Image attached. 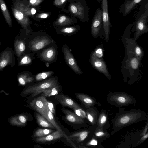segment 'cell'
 <instances>
[{"instance_id":"6da1fadb","label":"cell","mask_w":148,"mask_h":148,"mask_svg":"<svg viewBox=\"0 0 148 148\" xmlns=\"http://www.w3.org/2000/svg\"><path fill=\"white\" fill-rule=\"evenodd\" d=\"M146 118V113L144 111L135 108L127 111L124 108H121L113 119V131L111 134L128 125L144 120Z\"/></svg>"},{"instance_id":"7a4b0ae2","label":"cell","mask_w":148,"mask_h":148,"mask_svg":"<svg viewBox=\"0 0 148 148\" xmlns=\"http://www.w3.org/2000/svg\"><path fill=\"white\" fill-rule=\"evenodd\" d=\"M106 100L109 104L117 107L134 105L136 103L134 97L123 92H109Z\"/></svg>"},{"instance_id":"3957f363","label":"cell","mask_w":148,"mask_h":148,"mask_svg":"<svg viewBox=\"0 0 148 148\" xmlns=\"http://www.w3.org/2000/svg\"><path fill=\"white\" fill-rule=\"evenodd\" d=\"M146 10L141 15L139 18L133 25V28L135 31L134 34V39L136 40L138 37L142 34L148 32V27L147 25V19L148 16V5L147 4Z\"/></svg>"},{"instance_id":"277c9868","label":"cell","mask_w":148,"mask_h":148,"mask_svg":"<svg viewBox=\"0 0 148 148\" xmlns=\"http://www.w3.org/2000/svg\"><path fill=\"white\" fill-rule=\"evenodd\" d=\"M24 6L22 2H16L12 8V12L18 23L26 29L29 23L28 17L25 12Z\"/></svg>"},{"instance_id":"5b68a950","label":"cell","mask_w":148,"mask_h":148,"mask_svg":"<svg viewBox=\"0 0 148 148\" xmlns=\"http://www.w3.org/2000/svg\"><path fill=\"white\" fill-rule=\"evenodd\" d=\"M57 85L56 80L54 78H51L29 87L27 91L32 93V96L34 97L42 93L46 89Z\"/></svg>"},{"instance_id":"8992f818","label":"cell","mask_w":148,"mask_h":148,"mask_svg":"<svg viewBox=\"0 0 148 148\" xmlns=\"http://www.w3.org/2000/svg\"><path fill=\"white\" fill-rule=\"evenodd\" d=\"M103 26L102 11L100 8L97 9L91 25L92 35L96 37L99 34Z\"/></svg>"},{"instance_id":"52a82bcc","label":"cell","mask_w":148,"mask_h":148,"mask_svg":"<svg viewBox=\"0 0 148 148\" xmlns=\"http://www.w3.org/2000/svg\"><path fill=\"white\" fill-rule=\"evenodd\" d=\"M102 16L103 27L105 34V39L106 42L109 38L110 23L109 16L107 0L101 1Z\"/></svg>"},{"instance_id":"ba28073f","label":"cell","mask_w":148,"mask_h":148,"mask_svg":"<svg viewBox=\"0 0 148 148\" xmlns=\"http://www.w3.org/2000/svg\"><path fill=\"white\" fill-rule=\"evenodd\" d=\"M40 114L48 119L53 125L55 128L60 131L63 135V137L74 148H77L75 145L72 141L71 139L69 136L61 129L57 123L54 119L53 113L49 109L48 106Z\"/></svg>"},{"instance_id":"9c48e42d","label":"cell","mask_w":148,"mask_h":148,"mask_svg":"<svg viewBox=\"0 0 148 148\" xmlns=\"http://www.w3.org/2000/svg\"><path fill=\"white\" fill-rule=\"evenodd\" d=\"M66 46L62 47V49L66 62L68 65L76 73L81 74L82 72L78 67L72 54Z\"/></svg>"},{"instance_id":"30bf717a","label":"cell","mask_w":148,"mask_h":148,"mask_svg":"<svg viewBox=\"0 0 148 148\" xmlns=\"http://www.w3.org/2000/svg\"><path fill=\"white\" fill-rule=\"evenodd\" d=\"M90 60L91 63L93 66L103 73L108 79H111V76L108 71L106 64L102 59L97 58L92 54Z\"/></svg>"},{"instance_id":"8fae6325","label":"cell","mask_w":148,"mask_h":148,"mask_svg":"<svg viewBox=\"0 0 148 148\" xmlns=\"http://www.w3.org/2000/svg\"><path fill=\"white\" fill-rule=\"evenodd\" d=\"M47 101L45 96L42 95L34 99L31 105L40 114L47 107Z\"/></svg>"},{"instance_id":"7c38bea8","label":"cell","mask_w":148,"mask_h":148,"mask_svg":"<svg viewBox=\"0 0 148 148\" xmlns=\"http://www.w3.org/2000/svg\"><path fill=\"white\" fill-rule=\"evenodd\" d=\"M51 42V40L48 38L42 36L32 40L30 44V48L32 50L36 51L46 47Z\"/></svg>"},{"instance_id":"4fadbf2b","label":"cell","mask_w":148,"mask_h":148,"mask_svg":"<svg viewBox=\"0 0 148 148\" xmlns=\"http://www.w3.org/2000/svg\"><path fill=\"white\" fill-rule=\"evenodd\" d=\"M142 0H125L119 8V12L124 16L128 15Z\"/></svg>"},{"instance_id":"5bb4252c","label":"cell","mask_w":148,"mask_h":148,"mask_svg":"<svg viewBox=\"0 0 148 148\" xmlns=\"http://www.w3.org/2000/svg\"><path fill=\"white\" fill-rule=\"evenodd\" d=\"M55 98L62 105L73 109L81 108L77 103L69 97L64 95L57 94Z\"/></svg>"},{"instance_id":"9a60e30c","label":"cell","mask_w":148,"mask_h":148,"mask_svg":"<svg viewBox=\"0 0 148 148\" xmlns=\"http://www.w3.org/2000/svg\"><path fill=\"white\" fill-rule=\"evenodd\" d=\"M76 97L79 99L87 108L94 106L96 103L95 99L87 95L78 93L75 95Z\"/></svg>"},{"instance_id":"2e32d148","label":"cell","mask_w":148,"mask_h":148,"mask_svg":"<svg viewBox=\"0 0 148 148\" xmlns=\"http://www.w3.org/2000/svg\"><path fill=\"white\" fill-rule=\"evenodd\" d=\"M127 51L130 53L134 54L135 57L139 60H140L143 55V52L141 48L132 40H128Z\"/></svg>"},{"instance_id":"e0dca14e","label":"cell","mask_w":148,"mask_h":148,"mask_svg":"<svg viewBox=\"0 0 148 148\" xmlns=\"http://www.w3.org/2000/svg\"><path fill=\"white\" fill-rule=\"evenodd\" d=\"M108 115L104 110L99 113L97 121V127L101 129H107L109 126L108 120Z\"/></svg>"},{"instance_id":"ac0fdd59","label":"cell","mask_w":148,"mask_h":148,"mask_svg":"<svg viewBox=\"0 0 148 148\" xmlns=\"http://www.w3.org/2000/svg\"><path fill=\"white\" fill-rule=\"evenodd\" d=\"M62 111L65 114L66 118L69 121L77 124H80L84 123L83 119L75 113L64 108Z\"/></svg>"},{"instance_id":"d6986e66","label":"cell","mask_w":148,"mask_h":148,"mask_svg":"<svg viewBox=\"0 0 148 148\" xmlns=\"http://www.w3.org/2000/svg\"><path fill=\"white\" fill-rule=\"evenodd\" d=\"M56 55V50L53 47L45 49L40 54L41 58L43 60L47 62L53 61L55 58Z\"/></svg>"},{"instance_id":"ffe728a7","label":"cell","mask_w":148,"mask_h":148,"mask_svg":"<svg viewBox=\"0 0 148 148\" xmlns=\"http://www.w3.org/2000/svg\"><path fill=\"white\" fill-rule=\"evenodd\" d=\"M85 111L88 121L92 125H95L99 114L97 110L93 106L87 108Z\"/></svg>"},{"instance_id":"44dd1931","label":"cell","mask_w":148,"mask_h":148,"mask_svg":"<svg viewBox=\"0 0 148 148\" xmlns=\"http://www.w3.org/2000/svg\"><path fill=\"white\" fill-rule=\"evenodd\" d=\"M62 137H63V135L57 130L46 136L37 138L36 140L39 142H45L53 141Z\"/></svg>"},{"instance_id":"7402d4cb","label":"cell","mask_w":148,"mask_h":148,"mask_svg":"<svg viewBox=\"0 0 148 148\" xmlns=\"http://www.w3.org/2000/svg\"><path fill=\"white\" fill-rule=\"evenodd\" d=\"M12 56L11 51H4L0 57V70L5 68L7 65L12 61Z\"/></svg>"},{"instance_id":"603a6c76","label":"cell","mask_w":148,"mask_h":148,"mask_svg":"<svg viewBox=\"0 0 148 148\" xmlns=\"http://www.w3.org/2000/svg\"><path fill=\"white\" fill-rule=\"evenodd\" d=\"M111 135L107 131L106 129L99 128L97 127L94 132L92 136L98 140L102 142L108 138Z\"/></svg>"},{"instance_id":"cb8c5ba5","label":"cell","mask_w":148,"mask_h":148,"mask_svg":"<svg viewBox=\"0 0 148 148\" xmlns=\"http://www.w3.org/2000/svg\"><path fill=\"white\" fill-rule=\"evenodd\" d=\"M0 7L7 23L10 27H12V19L7 7L3 0H0Z\"/></svg>"},{"instance_id":"d4e9b609","label":"cell","mask_w":148,"mask_h":148,"mask_svg":"<svg viewBox=\"0 0 148 148\" xmlns=\"http://www.w3.org/2000/svg\"><path fill=\"white\" fill-rule=\"evenodd\" d=\"M90 132V131L88 130H84L73 133L69 137L71 139H72L77 142H82L86 138Z\"/></svg>"},{"instance_id":"484cf974","label":"cell","mask_w":148,"mask_h":148,"mask_svg":"<svg viewBox=\"0 0 148 148\" xmlns=\"http://www.w3.org/2000/svg\"><path fill=\"white\" fill-rule=\"evenodd\" d=\"M36 117L38 123L42 127L52 129L55 128L52 123L41 114L36 113Z\"/></svg>"},{"instance_id":"4316f807","label":"cell","mask_w":148,"mask_h":148,"mask_svg":"<svg viewBox=\"0 0 148 148\" xmlns=\"http://www.w3.org/2000/svg\"><path fill=\"white\" fill-rule=\"evenodd\" d=\"M14 46L17 56L20 57L25 49L24 42L21 40H17L15 42Z\"/></svg>"},{"instance_id":"83f0119b","label":"cell","mask_w":148,"mask_h":148,"mask_svg":"<svg viewBox=\"0 0 148 148\" xmlns=\"http://www.w3.org/2000/svg\"><path fill=\"white\" fill-rule=\"evenodd\" d=\"M59 91V87L57 85L46 89L42 93L45 97H50L58 94Z\"/></svg>"},{"instance_id":"f1b7e54d","label":"cell","mask_w":148,"mask_h":148,"mask_svg":"<svg viewBox=\"0 0 148 148\" xmlns=\"http://www.w3.org/2000/svg\"><path fill=\"white\" fill-rule=\"evenodd\" d=\"M53 130L51 129H38L35 132L34 136L40 137L48 135L52 132Z\"/></svg>"},{"instance_id":"f546056e","label":"cell","mask_w":148,"mask_h":148,"mask_svg":"<svg viewBox=\"0 0 148 148\" xmlns=\"http://www.w3.org/2000/svg\"><path fill=\"white\" fill-rule=\"evenodd\" d=\"M53 73V71H51L41 73L37 74L35 78L36 81H41L49 77Z\"/></svg>"},{"instance_id":"4dcf8cb0","label":"cell","mask_w":148,"mask_h":148,"mask_svg":"<svg viewBox=\"0 0 148 148\" xmlns=\"http://www.w3.org/2000/svg\"><path fill=\"white\" fill-rule=\"evenodd\" d=\"M73 109L75 113L78 116L83 119H87L86 111L81 107Z\"/></svg>"},{"instance_id":"1f68e13d","label":"cell","mask_w":148,"mask_h":148,"mask_svg":"<svg viewBox=\"0 0 148 148\" xmlns=\"http://www.w3.org/2000/svg\"><path fill=\"white\" fill-rule=\"evenodd\" d=\"M95 57L99 58L102 59L103 56L102 49L100 48H97L92 54Z\"/></svg>"},{"instance_id":"d6a6232c","label":"cell","mask_w":148,"mask_h":148,"mask_svg":"<svg viewBox=\"0 0 148 148\" xmlns=\"http://www.w3.org/2000/svg\"><path fill=\"white\" fill-rule=\"evenodd\" d=\"M28 77L27 73H24L20 75L18 78V81L20 84L21 85H25L27 83V79Z\"/></svg>"},{"instance_id":"836d02e7","label":"cell","mask_w":148,"mask_h":148,"mask_svg":"<svg viewBox=\"0 0 148 148\" xmlns=\"http://www.w3.org/2000/svg\"><path fill=\"white\" fill-rule=\"evenodd\" d=\"M31 60L30 58L27 56L23 57L21 60L19 64L20 65L26 64L30 63Z\"/></svg>"},{"instance_id":"e575fe53","label":"cell","mask_w":148,"mask_h":148,"mask_svg":"<svg viewBox=\"0 0 148 148\" xmlns=\"http://www.w3.org/2000/svg\"><path fill=\"white\" fill-rule=\"evenodd\" d=\"M98 141H98L97 140L93 137L90 141L86 144V145L87 146L95 147V146L98 145Z\"/></svg>"},{"instance_id":"d590c367","label":"cell","mask_w":148,"mask_h":148,"mask_svg":"<svg viewBox=\"0 0 148 148\" xmlns=\"http://www.w3.org/2000/svg\"><path fill=\"white\" fill-rule=\"evenodd\" d=\"M76 30V28L75 27H68L63 29L61 32L64 33H72L75 32Z\"/></svg>"},{"instance_id":"8d00e7d4","label":"cell","mask_w":148,"mask_h":148,"mask_svg":"<svg viewBox=\"0 0 148 148\" xmlns=\"http://www.w3.org/2000/svg\"><path fill=\"white\" fill-rule=\"evenodd\" d=\"M66 18L64 16H61L58 19V23L59 25H64L65 24V22L66 21Z\"/></svg>"},{"instance_id":"74e56055","label":"cell","mask_w":148,"mask_h":148,"mask_svg":"<svg viewBox=\"0 0 148 148\" xmlns=\"http://www.w3.org/2000/svg\"><path fill=\"white\" fill-rule=\"evenodd\" d=\"M48 107L50 111L52 113H55V110L54 106L53 104L48 101H47Z\"/></svg>"},{"instance_id":"f35d334b","label":"cell","mask_w":148,"mask_h":148,"mask_svg":"<svg viewBox=\"0 0 148 148\" xmlns=\"http://www.w3.org/2000/svg\"><path fill=\"white\" fill-rule=\"evenodd\" d=\"M148 137V132L147 133L144 135L142 136L140 140L138 142L139 143H140L146 139Z\"/></svg>"},{"instance_id":"ab89813d","label":"cell","mask_w":148,"mask_h":148,"mask_svg":"<svg viewBox=\"0 0 148 148\" xmlns=\"http://www.w3.org/2000/svg\"><path fill=\"white\" fill-rule=\"evenodd\" d=\"M147 124L145 125V128H144L143 131H142V133L140 134V135L141 136L145 135L147 132L148 128V122L147 121Z\"/></svg>"},{"instance_id":"60d3db41","label":"cell","mask_w":148,"mask_h":148,"mask_svg":"<svg viewBox=\"0 0 148 148\" xmlns=\"http://www.w3.org/2000/svg\"><path fill=\"white\" fill-rule=\"evenodd\" d=\"M70 8L71 11L73 13L75 14L77 12V7H76L75 5H71Z\"/></svg>"},{"instance_id":"b9f144b4","label":"cell","mask_w":148,"mask_h":148,"mask_svg":"<svg viewBox=\"0 0 148 148\" xmlns=\"http://www.w3.org/2000/svg\"><path fill=\"white\" fill-rule=\"evenodd\" d=\"M19 119L20 121L22 123H25L27 121L26 118L23 116H20L19 117Z\"/></svg>"},{"instance_id":"7bdbcfd3","label":"cell","mask_w":148,"mask_h":148,"mask_svg":"<svg viewBox=\"0 0 148 148\" xmlns=\"http://www.w3.org/2000/svg\"><path fill=\"white\" fill-rule=\"evenodd\" d=\"M34 80L33 77L31 76L28 77L27 79V83H29L32 82Z\"/></svg>"},{"instance_id":"ee69618b","label":"cell","mask_w":148,"mask_h":148,"mask_svg":"<svg viewBox=\"0 0 148 148\" xmlns=\"http://www.w3.org/2000/svg\"><path fill=\"white\" fill-rule=\"evenodd\" d=\"M48 16V15L47 14H43L40 16V17L42 18H45Z\"/></svg>"},{"instance_id":"f6af8a7d","label":"cell","mask_w":148,"mask_h":148,"mask_svg":"<svg viewBox=\"0 0 148 148\" xmlns=\"http://www.w3.org/2000/svg\"><path fill=\"white\" fill-rule=\"evenodd\" d=\"M31 12L32 14L34 15L36 13V10L34 8H32L31 9Z\"/></svg>"},{"instance_id":"bcb514c9","label":"cell","mask_w":148,"mask_h":148,"mask_svg":"<svg viewBox=\"0 0 148 148\" xmlns=\"http://www.w3.org/2000/svg\"><path fill=\"white\" fill-rule=\"evenodd\" d=\"M37 1V0H30V3L32 4L35 3Z\"/></svg>"},{"instance_id":"7dc6e473","label":"cell","mask_w":148,"mask_h":148,"mask_svg":"<svg viewBox=\"0 0 148 148\" xmlns=\"http://www.w3.org/2000/svg\"><path fill=\"white\" fill-rule=\"evenodd\" d=\"M66 0H61V2L62 3H63L65 2Z\"/></svg>"},{"instance_id":"c3c4849f","label":"cell","mask_w":148,"mask_h":148,"mask_svg":"<svg viewBox=\"0 0 148 148\" xmlns=\"http://www.w3.org/2000/svg\"><path fill=\"white\" fill-rule=\"evenodd\" d=\"M96 0L99 1H102V0Z\"/></svg>"}]
</instances>
